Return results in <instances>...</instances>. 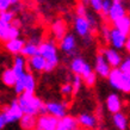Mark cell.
<instances>
[{"instance_id":"cell-12","label":"cell","mask_w":130,"mask_h":130,"mask_svg":"<svg viewBox=\"0 0 130 130\" xmlns=\"http://www.w3.org/2000/svg\"><path fill=\"white\" fill-rule=\"evenodd\" d=\"M59 124V119L50 115H42L37 118L36 130H56Z\"/></svg>"},{"instance_id":"cell-6","label":"cell","mask_w":130,"mask_h":130,"mask_svg":"<svg viewBox=\"0 0 130 130\" xmlns=\"http://www.w3.org/2000/svg\"><path fill=\"white\" fill-rule=\"evenodd\" d=\"M45 109H47L48 115L57 118L59 121L67 116V104L66 103L48 102L45 103Z\"/></svg>"},{"instance_id":"cell-27","label":"cell","mask_w":130,"mask_h":130,"mask_svg":"<svg viewBox=\"0 0 130 130\" xmlns=\"http://www.w3.org/2000/svg\"><path fill=\"white\" fill-rule=\"evenodd\" d=\"M112 122H113L115 126L118 130H126L128 129V118L122 112H118L112 116Z\"/></svg>"},{"instance_id":"cell-20","label":"cell","mask_w":130,"mask_h":130,"mask_svg":"<svg viewBox=\"0 0 130 130\" xmlns=\"http://www.w3.org/2000/svg\"><path fill=\"white\" fill-rule=\"evenodd\" d=\"M79 122L78 118H74L73 116H66L64 118L60 119L56 130H78Z\"/></svg>"},{"instance_id":"cell-28","label":"cell","mask_w":130,"mask_h":130,"mask_svg":"<svg viewBox=\"0 0 130 130\" xmlns=\"http://www.w3.org/2000/svg\"><path fill=\"white\" fill-rule=\"evenodd\" d=\"M16 17H14V11H7V12H0V20L4 23L11 24Z\"/></svg>"},{"instance_id":"cell-38","label":"cell","mask_w":130,"mask_h":130,"mask_svg":"<svg viewBox=\"0 0 130 130\" xmlns=\"http://www.w3.org/2000/svg\"><path fill=\"white\" fill-rule=\"evenodd\" d=\"M11 25H12V26H14L16 29H19V30H20V26H22V20H20L19 18H14V19H13V22L11 23Z\"/></svg>"},{"instance_id":"cell-26","label":"cell","mask_w":130,"mask_h":130,"mask_svg":"<svg viewBox=\"0 0 130 130\" xmlns=\"http://www.w3.org/2000/svg\"><path fill=\"white\" fill-rule=\"evenodd\" d=\"M19 124L23 130H34L37 126V119L35 116L24 115L23 118L19 121Z\"/></svg>"},{"instance_id":"cell-11","label":"cell","mask_w":130,"mask_h":130,"mask_svg":"<svg viewBox=\"0 0 130 130\" xmlns=\"http://www.w3.org/2000/svg\"><path fill=\"white\" fill-rule=\"evenodd\" d=\"M129 38V36L124 35L123 32L115 28H111V34H110V42L111 47L116 49V50H121L123 48H125L126 41Z\"/></svg>"},{"instance_id":"cell-13","label":"cell","mask_w":130,"mask_h":130,"mask_svg":"<svg viewBox=\"0 0 130 130\" xmlns=\"http://www.w3.org/2000/svg\"><path fill=\"white\" fill-rule=\"evenodd\" d=\"M60 49L66 54V55H74L76 50V38L74 34H67L60 41Z\"/></svg>"},{"instance_id":"cell-37","label":"cell","mask_w":130,"mask_h":130,"mask_svg":"<svg viewBox=\"0 0 130 130\" xmlns=\"http://www.w3.org/2000/svg\"><path fill=\"white\" fill-rule=\"evenodd\" d=\"M110 34H111V28H109L107 25H103L102 26V36L105 43H109L110 42Z\"/></svg>"},{"instance_id":"cell-1","label":"cell","mask_w":130,"mask_h":130,"mask_svg":"<svg viewBox=\"0 0 130 130\" xmlns=\"http://www.w3.org/2000/svg\"><path fill=\"white\" fill-rule=\"evenodd\" d=\"M19 103L20 107L23 110L24 115H30V116H37V115H48L45 109V103L42 102V99L36 97L35 93H28L24 92L23 94L19 95L17 99Z\"/></svg>"},{"instance_id":"cell-3","label":"cell","mask_w":130,"mask_h":130,"mask_svg":"<svg viewBox=\"0 0 130 130\" xmlns=\"http://www.w3.org/2000/svg\"><path fill=\"white\" fill-rule=\"evenodd\" d=\"M109 84L115 90L121 91L123 93H130V78L125 75L119 68L112 69L109 75Z\"/></svg>"},{"instance_id":"cell-9","label":"cell","mask_w":130,"mask_h":130,"mask_svg":"<svg viewBox=\"0 0 130 130\" xmlns=\"http://www.w3.org/2000/svg\"><path fill=\"white\" fill-rule=\"evenodd\" d=\"M100 53L106 59L107 63L111 66L112 69L121 67V64L123 62V59H122V55L118 53V50H116L113 48H106V49H102Z\"/></svg>"},{"instance_id":"cell-40","label":"cell","mask_w":130,"mask_h":130,"mask_svg":"<svg viewBox=\"0 0 130 130\" xmlns=\"http://www.w3.org/2000/svg\"><path fill=\"white\" fill-rule=\"evenodd\" d=\"M125 50L130 54V36H129V38H128V41H126V44H125Z\"/></svg>"},{"instance_id":"cell-10","label":"cell","mask_w":130,"mask_h":130,"mask_svg":"<svg viewBox=\"0 0 130 130\" xmlns=\"http://www.w3.org/2000/svg\"><path fill=\"white\" fill-rule=\"evenodd\" d=\"M112 68L107 63L106 59L104 57L102 53H99L98 55L95 56V62H94V72L97 75L102 76V78H109Z\"/></svg>"},{"instance_id":"cell-16","label":"cell","mask_w":130,"mask_h":130,"mask_svg":"<svg viewBox=\"0 0 130 130\" xmlns=\"http://www.w3.org/2000/svg\"><path fill=\"white\" fill-rule=\"evenodd\" d=\"M106 109L110 111L112 115H116L121 112V109H122V102H121V98L117 93H110L106 98Z\"/></svg>"},{"instance_id":"cell-33","label":"cell","mask_w":130,"mask_h":130,"mask_svg":"<svg viewBox=\"0 0 130 130\" xmlns=\"http://www.w3.org/2000/svg\"><path fill=\"white\" fill-rule=\"evenodd\" d=\"M61 94L63 97H71V95L74 94V91H73V86H72V83H66L61 86Z\"/></svg>"},{"instance_id":"cell-36","label":"cell","mask_w":130,"mask_h":130,"mask_svg":"<svg viewBox=\"0 0 130 130\" xmlns=\"http://www.w3.org/2000/svg\"><path fill=\"white\" fill-rule=\"evenodd\" d=\"M111 5H112V1H110V0H103V10H102V13H100V14H103L104 17L109 16Z\"/></svg>"},{"instance_id":"cell-23","label":"cell","mask_w":130,"mask_h":130,"mask_svg":"<svg viewBox=\"0 0 130 130\" xmlns=\"http://www.w3.org/2000/svg\"><path fill=\"white\" fill-rule=\"evenodd\" d=\"M1 80H3V83H4L6 86L14 87L17 80H18V76L16 75V73L13 72L12 68H7V69H5V71L3 72V74H1Z\"/></svg>"},{"instance_id":"cell-14","label":"cell","mask_w":130,"mask_h":130,"mask_svg":"<svg viewBox=\"0 0 130 130\" xmlns=\"http://www.w3.org/2000/svg\"><path fill=\"white\" fill-rule=\"evenodd\" d=\"M51 34L54 36L56 41H61L67 35V23L63 19H56L54 23L51 24Z\"/></svg>"},{"instance_id":"cell-21","label":"cell","mask_w":130,"mask_h":130,"mask_svg":"<svg viewBox=\"0 0 130 130\" xmlns=\"http://www.w3.org/2000/svg\"><path fill=\"white\" fill-rule=\"evenodd\" d=\"M113 24V28L119 30L121 32H123L124 35L130 36V16L126 14L125 17H123L121 19H118L117 22H115Z\"/></svg>"},{"instance_id":"cell-39","label":"cell","mask_w":130,"mask_h":130,"mask_svg":"<svg viewBox=\"0 0 130 130\" xmlns=\"http://www.w3.org/2000/svg\"><path fill=\"white\" fill-rule=\"evenodd\" d=\"M7 124V122H6V119H5L4 115L0 113V130H3L5 128V125Z\"/></svg>"},{"instance_id":"cell-34","label":"cell","mask_w":130,"mask_h":130,"mask_svg":"<svg viewBox=\"0 0 130 130\" xmlns=\"http://www.w3.org/2000/svg\"><path fill=\"white\" fill-rule=\"evenodd\" d=\"M119 69L130 78V55L128 56V57H125V59H123V62H122V64H121Z\"/></svg>"},{"instance_id":"cell-8","label":"cell","mask_w":130,"mask_h":130,"mask_svg":"<svg viewBox=\"0 0 130 130\" xmlns=\"http://www.w3.org/2000/svg\"><path fill=\"white\" fill-rule=\"evenodd\" d=\"M126 14H128V8L125 7V5L123 4L122 1H119V0L112 1L110 12H109V16H107L110 22L115 23V22H117L118 19L125 17Z\"/></svg>"},{"instance_id":"cell-22","label":"cell","mask_w":130,"mask_h":130,"mask_svg":"<svg viewBox=\"0 0 130 130\" xmlns=\"http://www.w3.org/2000/svg\"><path fill=\"white\" fill-rule=\"evenodd\" d=\"M19 35H20L19 29H16L14 26L10 25V26H7V28L5 29L4 31H1V40L6 43V42H10L12 40L19 38Z\"/></svg>"},{"instance_id":"cell-29","label":"cell","mask_w":130,"mask_h":130,"mask_svg":"<svg viewBox=\"0 0 130 130\" xmlns=\"http://www.w3.org/2000/svg\"><path fill=\"white\" fill-rule=\"evenodd\" d=\"M16 4H18L17 0H0V12L10 11V7Z\"/></svg>"},{"instance_id":"cell-4","label":"cell","mask_w":130,"mask_h":130,"mask_svg":"<svg viewBox=\"0 0 130 130\" xmlns=\"http://www.w3.org/2000/svg\"><path fill=\"white\" fill-rule=\"evenodd\" d=\"M1 113L4 115V117L7 123H14L17 121L19 122L24 116V112L17 99L16 100H12L7 106H5Z\"/></svg>"},{"instance_id":"cell-41","label":"cell","mask_w":130,"mask_h":130,"mask_svg":"<svg viewBox=\"0 0 130 130\" xmlns=\"http://www.w3.org/2000/svg\"><path fill=\"white\" fill-rule=\"evenodd\" d=\"M128 14H129V16H130V6H129V7H128Z\"/></svg>"},{"instance_id":"cell-19","label":"cell","mask_w":130,"mask_h":130,"mask_svg":"<svg viewBox=\"0 0 130 130\" xmlns=\"http://www.w3.org/2000/svg\"><path fill=\"white\" fill-rule=\"evenodd\" d=\"M28 67L32 72H45L47 61L42 55L34 56L28 60Z\"/></svg>"},{"instance_id":"cell-17","label":"cell","mask_w":130,"mask_h":130,"mask_svg":"<svg viewBox=\"0 0 130 130\" xmlns=\"http://www.w3.org/2000/svg\"><path fill=\"white\" fill-rule=\"evenodd\" d=\"M26 67H28V60L25 59L24 56L18 55L14 56L13 59V63H12V69L16 73V75L19 78V76H23L24 74H26Z\"/></svg>"},{"instance_id":"cell-7","label":"cell","mask_w":130,"mask_h":130,"mask_svg":"<svg viewBox=\"0 0 130 130\" xmlns=\"http://www.w3.org/2000/svg\"><path fill=\"white\" fill-rule=\"evenodd\" d=\"M92 24L87 17H75L74 19V30L76 32V35H79L80 37H88L92 32Z\"/></svg>"},{"instance_id":"cell-32","label":"cell","mask_w":130,"mask_h":130,"mask_svg":"<svg viewBox=\"0 0 130 130\" xmlns=\"http://www.w3.org/2000/svg\"><path fill=\"white\" fill-rule=\"evenodd\" d=\"M83 78L81 76H78V75H74V78L72 80V86H73V91H74V94H76L80 91L81 86H83Z\"/></svg>"},{"instance_id":"cell-2","label":"cell","mask_w":130,"mask_h":130,"mask_svg":"<svg viewBox=\"0 0 130 130\" xmlns=\"http://www.w3.org/2000/svg\"><path fill=\"white\" fill-rule=\"evenodd\" d=\"M40 55H42L47 61L45 72L54 71L59 63V54L57 47L54 40H48L40 44Z\"/></svg>"},{"instance_id":"cell-15","label":"cell","mask_w":130,"mask_h":130,"mask_svg":"<svg viewBox=\"0 0 130 130\" xmlns=\"http://www.w3.org/2000/svg\"><path fill=\"white\" fill-rule=\"evenodd\" d=\"M25 44H26L25 40H23V38L19 37V38L12 40V41H10V42H6V43H5V49H6L10 54H12V55L18 56L22 54Z\"/></svg>"},{"instance_id":"cell-35","label":"cell","mask_w":130,"mask_h":130,"mask_svg":"<svg viewBox=\"0 0 130 130\" xmlns=\"http://www.w3.org/2000/svg\"><path fill=\"white\" fill-rule=\"evenodd\" d=\"M90 6L97 13H102L103 10V0H91L90 1Z\"/></svg>"},{"instance_id":"cell-24","label":"cell","mask_w":130,"mask_h":130,"mask_svg":"<svg viewBox=\"0 0 130 130\" xmlns=\"http://www.w3.org/2000/svg\"><path fill=\"white\" fill-rule=\"evenodd\" d=\"M23 83L24 87H25V92L28 93H35L36 90V79L31 72H28L26 74H24L23 76Z\"/></svg>"},{"instance_id":"cell-5","label":"cell","mask_w":130,"mask_h":130,"mask_svg":"<svg viewBox=\"0 0 130 130\" xmlns=\"http://www.w3.org/2000/svg\"><path fill=\"white\" fill-rule=\"evenodd\" d=\"M71 71L74 73V75L81 76L84 79L85 76L91 74L93 69H92L90 63H87L83 57H74L71 61Z\"/></svg>"},{"instance_id":"cell-42","label":"cell","mask_w":130,"mask_h":130,"mask_svg":"<svg viewBox=\"0 0 130 130\" xmlns=\"http://www.w3.org/2000/svg\"><path fill=\"white\" fill-rule=\"evenodd\" d=\"M0 40H1V32H0Z\"/></svg>"},{"instance_id":"cell-25","label":"cell","mask_w":130,"mask_h":130,"mask_svg":"<svg viewBox=\"0 0 130 130\" xmlns=\"http://www.w3.org/2000/svg\"><path fill=\"white\" fill-rule=\"evenodd\" d=\"M20 55L24 56L25 59H26V57H28V59H31L34 56L40 55V45L28 42V43L25 44V47H24V49Z\"/></svg>"},{"instance_id":"cell-31","label":"cell","mask_w":130,"mask_h":130,"mask_svg":"<svg viewBox=\"0 0 130 130\" xmlns=\"http://www.w3.org/2000/svg\"><path fill=\"white\" fill-rule=\"evenodd\" d=\"M83 80H84V83H85V85H86L87 87H93L94 86V84H95V81H97V73L93 71L91 74H88L87 76H85Z\"/></svg>"},{"instance_id":"cell-18","label":"cell","mask_w":130,"mask_h":130,"mask_svg":"<svg viewBox=\"0 0 130 130\" xmlns=\"http://www.w3.org/2000/svg\"><path fill=\"white\" fill-rule=\"evenodd\" d=\"M78 122H79L80 126H83V128L88 130H93L97 126V118H95V116L92 113H88V112L80 113L79 117H78Z\"/></svg>"},{"instance_id":"cell-30","label":"cell","mask_w":130,"mask_h":130,"mask_svg":"<svg viewBox=\"0 0 130 130\" xmlns=\"http://www.w3.org/2000/svg\"><path fill=\"white\" fill-rule=\"evenodd\" d=\"M75 13H76V17H87L88 16V11H87L86 5L84 3H79L75 6Z\"/></svg>"}]
</instances>
